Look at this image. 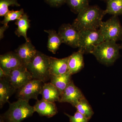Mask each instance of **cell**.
<instances>
[{"label": "cell", "mask_w": 122, "mask_h": 122, "mask_svg": "<svg viewBox=\"0 0 122 122\" xmlns=\"http://www.w3.org/2000/svg\"><path fill=\"white\" fill-rule=\"evenodd\" d=\"M105 15L104 10L98 6L89 5L78 14L72 25L79 32L87 30H98Z\"/></svg>", "instance_id": "cell-1"}, {"label": "cell", "mask_w": 122, "mask_h": 122, "mask_svg": "<svg viewBox=\"0 0 122 122\" xmlns=\"http://www.w3.org/2000/svg\"><path fill=\"white\" fill-rule=\"evenodd\" d=\"M9 103L8 110L0 116L4 122H21L31 117L35 112L34 107L25 100L18 99L12 103Z\"/></svg>", "instance_id": "cell-2"}, {"label": "cell", "mask_w": 122, "mask_h": 122, "mask_svg": "<svg viewBox=\"0 0 122 122\" xmlns=\"http://www.w3.org/2000/svg\"><path fill=\"white\" fill-rule=\"evenodd\" d=\"M50 56L37 51L26 66L33 79L40 80L44 83L50 79Z\"/></svg>", "instance_id": "cell-3"}, {"label": "cell", "mask_w": 122, "mask_h": 122, "mask_svg": "<svg viewBox=\"0 0 122 122\" xmlns=\"http://www.w3.org/2000/svg\"><path fill=\"white\" fill-rule=\"evenodd\" d=\"M120 46L114 41H105L95 48L91 54L100 63L109 66L112 65L119 57Z\"/></svg>", "instance_id": "cell-4"}, {"label": "cell", "mask_w": 122, "mask_h": 122, "mask_svg": "<svg viewBox=\"0 0 122 122\" xmlns=\"http://www.w3.org/2000/svg\"><path fill=\"white\" fill-rule=\"evenodd\" d=\"M104 41L98 30H87L80 31L79 51L84 54L92 53L97 46Z\"/></svg>", "instance_id": "cell-5"}, {"label": "cell", "mask_w": 122, "mask_h": 122, "mask_svg": "<svg viewBox=\"0 0 122 122\" xmlns=\"http://www.w3.org/2000/svg\"><path fill=\"white\" fill-rule=\"evenodd\" d=\"M105 41L117 42L122 39V26L117 16L102 21L99 29Z\"/></svg>", "instance_id": "cell-6"}, {"label": "cell", "mask_w": 122, "mask_h": 122, "mask_svg": "<svg viewBox=\"0 0 122 122\" xmlns=\"http://www.w3.org/2000/svg\"><path fill=\"white\" fill-rule=\"evenodd\" d=\"M44 84L40 80L33 79L17 90V98L28 102L31 99L38 100V96L41 94Z\"/></svg>", "instance_id": "cell-7"}, {"label": "cell", "mask_w": 122, "mask_h": 122, "mask_svg": "<svg viewBox=\"0 0 122 122\" xmlns=\"http://www.w3.org/2000/svg\"><path fill=\"white\" fill-rule=\"evenodd\" d=\"M58 33L63 43L73 48H78L80 32L72 24H62L59 28Z\"/></svg>", "instance_id": "cell-8"}, {"label": "cell", "mask_w": 122, "mask_h": 122, "mask_svg": "<svg viewBox=\"0 0 122 122\" xmlns=\"http://www.w3.org/2000/svg\"><path fill=\"white\" fill-rule=\"evenodd\" d=\"M6 78L17 90L33 79L30 72L24 65L12 70Z\"/></svg>", "instance_id": "cell-9"}, {"label": "cell", "mask_w": 122, "mask_h": 122, "mask_svg": "<svg viewBox=\"0 0 122 122\" xmlns=\"http://www.w3.org/2000/svg\"><path fill=\"white\" fill-rule=\"evenodd\" d=\"M81 90L72 81L61 94L60 102H68L75 107L79 101L85 98Z\"/></svg>", "instance_id": "cell-10"}, {"label": "cell", "mask_w": 122, "mask_h": 122, "mask_svg": "<svg viewBox=\"0 0 122 122\" xmlns=\"http://www.w3.org/2000/svg\"><path fill=\"white\" fill-rule=\"evenodd\" d=\"M24 65L15 52H9L0 56V68L7 76L13 70Z\"/></svg>", "instance_id": "cell-11"}, {"label": "cell", "mask_w": 122, "mask_h": 122, "mask_svg": "<svg viewBox=\"0 0 122 122\" xmlns=\"http://www.w3.org/2000/svg\"><path fill=\"white\" fill-rule=\"evenodd\" d=\"M36 50L30 41L20 46L15 50L24 66H26L36 54Z\"/></svg>", "instance_id": "cell-12"}, {"label": "cell", "mask_w": 122, "mask_h": 122, "mask_svg": "<svg viewBox=\"0 0 122 122\" xmlns=\"http://www.w3.org/2000/svg\"><path fill=\"white\" fill-rule=\"evenodd\" d=\"M34 107L35 112H37L40 116L52 117L58 113L56 106L54 102H48L42 98L38 100Z\"/></svg>", "instance_id": "cell-13"}, {"label": "cell", "mask_w": 122, "mask_h": 122, "mask_svg": "<svg viewBox=\"0 0 122 122\" xmlns=\"http://www.w3.org/2000/svg\"><path fill=\"white\" fill-rule=\"evenodd\" d=\"M69 56L58 59L50 57V73L51 75L58 76L69 72L68 61Z\"/></svg>", "instance_id": "cell-14"}, {"label": "cell", "mask_w": 122, "mask_h": 122, "mask_svg": "<svg viewBox=\"0 0 122 122\" xmlns=\"http://www.w3.org/2000/svg\"><path fill=\"white\" fill-rule=\"evenodd\" d=\"M16 89L9 82L7 78L0 80V108L1 109L14 93Z\"/></svg>", "instance_id": "cell-15"}, {"label": "cell", "mask_w": 122, "mask_h": 122, "mask_svg": "<svg viewBox=\"0 0 122 122\" xmlns=\"http://www.w3.org/2000/svg\"><path fill=\"white\" fill-rule=\"evenodd\" d=\"M83 54L79 51L73 53L69 56L68 61L69 72L72 75L82 69L84 66Z\"/></svg>", "instance_id": "cell-16"}, {"label": "cell", "mask_w": 122, "mask_h": 122, "mask_svg": "<svg viewBox=\"0 0 122 122\" xmlns=\"http://www.w3.org/2000/svg\"><path fill=\"white\" fill-rule=\"evenodd\" d=\"M41 94L42 99L52 102L60 101L61 93L58 89L51 82L44 83Z\"/></svg>", "instance_id": "cell-17"}, {"label": "cell", "mask_w": 122, "mask_h": 122, "mask_svg": "<svg viewBox=\"0 0 122 122\" xmlns=\"http://www.w3.org/2000/svg\"><path fill=\"white\" fill-rule=\"evenodd\" d=\"M72 75L69 72L58 76L51 75V83L58 89L61 95L72 81Z\"/></svg>", "instance_id": "cell-18"}, {"label": "cell", "mask_w": 122, "mask_h": 122, "mask_svg": "<svg viewBox=\"0 0 122 122\" xmlns=\"http://www.w3.org/2000/svg\"><path fill=\"white\" fill-rule=\"evenodd\" d=\"M44 31L49 35L47 43L48 50L55 54L60 46L63 43L62 39L58 33L53 30H45Z\"/></svg>", "instance_id": "cell-19"}, {"label": "cell", "mask_w": 122, "mask_h": 122, "mask_svg": "<svg viewBox=\"0 0 122 122\" xmlns=\"http://www.w3.org/2000/svg\"><path fill=\"white\" fill-rule=\"evenodd\" d=\"M30 20L26 13H24L20 19L16 20L15 24L17 26L15 33L18 37H24L26 41H30L27 37V32L30 27Z\"/></svg>", "instance_id": "cell-20"}, {"label": "cell", "mask_w": 122, "mask_h": 122, "mask_svg": "<svg viewBox=\"0 0 122 122\" xmlns=\"http://www.w3.org/2000/svg\"><path fill=\"white\" fill-rule=\"evenodd\" d=\"M104 11L106 14L117 16L122 15V0H108L106 9Z\"/></svg>", "instance_id": "cell-21"}, {"label": "cell", "mask_w": 122, "mask_h": 122, "mask_svg": "<svg viewBox=\"0 0 122 122\" xmlns=\"http://www.w3.org/2000/svg\"><path fill=\"white\" fill-rule=\"evenodd\" d=\"M75 107L77 111L83 115L89 120H90L93 115L94 112L85 97L81 99Z\"/></svg>", "instance_id": "cell-22"}, {"label": "cell", "mask_w": 122, "mask_h": 122, "mask_svg": "<svg viewBox=\"0 0 122 122\" xmlns=\"http://www.w3.org/2000/svg\"><path fill=\"white\" fill-rule=\"evenodd\" d=\"M66 3L71 11L77 14L89 5V0H67Z\"/></svg>", "instance_id": "cell-23"}, {"label": "cell", "mask_w": 122, "mask_h": 122, "mask_svg": "<svg viewBox=\"0 0 122 122\" xmlns=\"http://www.w3.org/2000/svg\"><path fill=\"white\" fill-rule=\"evenodd\" d=\"M24 13V9H22L19 11H14L13 10L9 11L5 15L4 19L1 23L4 25H8L9 21L18 20Z\"/></svg>", "instance_id": "cell-24"}, {"label": "cell", "mask_w": 122, "mask_h": 122, "mask_svg": "<svg viewBox=\"0 0 122 122\" xmlns=\"http://www.w3.org/2000/svg\"><path fill=\"white\" fill-rule=\"evenodd\" d=\"M10 6L20 7V6L17 0H0V16H5L9 11L8 7Z\"/></svg>", "instance_id": "cell-25"}, {"label": "cell", "mask_w": 122, "mask_h": 122, "mask_svg": "<svg viewBox=\"0 0 122 122\" xmlns=\"http://www.w3.org/2000/svg\"><path fill=\"white\" fill-rule=\"evenodd\" d=\"M65 114L69 118L70 122H88L89 120L77 111L73 116L70 115L65 113Z\"/></svg>", "instance_id": "cell-26"}, {"label": "cell", "mask_w": 122, "mask_h": 122, "mask_svg": "<svg viewBox=\"0 0 122 122\" xmlns=\"http://www.w3.org/2000/svg\"><path fill=\"white\" fill-rule=\"evenodd\" d=\"M48 4L53 7H58L66 3L67 0H46Z\"/></svg>", "instance_id": "cell-27"}, {"label": "cell", "mask_w": 122, "mask_h": 122, "mask_svg": "<svg viewBox=\"0 0 122 122\" xmlns=\"http://www.w3.org/2000/svg\"><path fill=\"white\" fill-rule=\"evenodd\" d=\"M9 27L8 25H4L0 28V39H2L4 37V33L6 30Z\"/></svg>", "instance_id": "cell-28"}, {"label": "cell", "mask_w": 122, "mask_h": 122, "mask_svg": "<svg viewBox=\"0 0 122 122\" xmlns=\"http://www.w3.org/2000/svg\"><path fill=\"white\" fill-rule=\"evenodd\" d=\"M7 75L3 70L0 68V80L7 78Z\"/></svg>", "instance_id": "cell-29"}, {"label": "cell", "mask_w": 122, "mask_h": 122, "mask_svg": "<svg viewBox=\"0 0 122 122\" xmlns=\"http://www.w3.org/2000/svg\"><path fill=\"white\" fill-rule=\"evenodd\" d=\"M122 44H121V45H120V47H121V49H122Z\"/></svg>", "instance_id": "cell-30"}, {"label": "cell", "mask_w": 122, "mask_h": 122, "mask_svg": "<svg viewBox=\"0 0 122 122\" xmlns=\"http://www.w3.org/2000/svg\"><path fill=\"white\" fill-rule=\"evenodd\" d=\"M105 0V1H107L108 0Z\"/></svg>", "instance_id": "cell-31"}, {"label": "cell", "mask_w": 122, "mask_h": 122, "mask_svg": "<svg viewBox=\"0 0 122 122\" xmlns=\"http://www.w3.org/2000/svg\"><path fill=\"white\" fill-rule=\"evenodd\" d=\"M0 122H2L1 121H0Z\"/></svg>", "instance_id": "cell-32"}]
</instances>
